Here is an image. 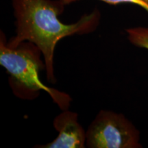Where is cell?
<instances>
[{
  "mask_svg": "<svg viewBox=\"0 0 148 148\" xmlns=\"http://www.w3.org/2000/svg\"><path fill=\"white\" fill-rule=\"evenodd\" d=\"M125 31L127 40L132 45L148 50V27H129Z\"/></svg>",
  "mask_w": 148,
  "mask_h": 148,
  "instance_id": "5b68a950",
  "label": "cell"
},
{
  "mask_svg": "<svg viewBox=\"0 0 148 148\" xmlns=\"http://www.w3.org/2000/svg\"><path fill=\"white\" fill-rule=\"evenodd\" d=\"M140 134L124 114L101 110L86 130V147L141 148Z\"/></svg>",
  "mask_w": 148,
  "mask_h": 148,
  "instance_id": "3957f363",
  "label": "cell"
},
{
  "mask_svg": "<svg viewBox=\"0 0 148 148\" xmlns=\"http://www.w3.org/2000/svg\"><path fill=\"white\" fill-rule=\"evenodd\" d=\"M53 126L58 132L53 140L36 148H84L86 147V130L78 121V114L67 110H62L53 121Z\"/></svg>",
  "mask_w": 148,
  "mask_h": 148,
  "instance_id": "277c9868",
  "label": "cell"
},
{
  "mask_svg": "<svg viewBox=\"0 0 148 148\" xmlns=\"http://www.w3.org/2000/svg\"><path fill=\"white\" fill-rule=\"evenodd\" d=\"M66 5L79 0H61ZM103 2L110 5H119L122 3H130L140 6L148 13V0H100Z\"/></svg>",
  "mask_w": 148,
  "mask_h": 148,
  "instance_id": "8992f818",
  "label": "cell"
},
{
  "mask_svg": "<svg viewBox=\"0 0 148 148\" xmlns=\"http://www.w3.org/2000/svg\"><path fill=\"white\" fill-rule=\"evenodd\" d=\"M15 18L16 34L8 41L15 47L24 41L34 43L41 51L45 63L46 77L51 84L56 82L54 73V53L62 38L95 32L101 20V12L95 8L73 23L60 21L59 16L66 5L61 0H12Z\"/></svg>",
  "mask_w": 148,
  "mask_h": 148,
  "instance_id": "6da1fadb",
  "label": "cell"
},
{
  "mask_svg": "<svg viewBox=\"0 0 148 148\" xmlns=\"http://www.w3.org/2000/svg\"><path fill=\"white\" fill-rule=\"evenodd\" d=\"M41 51L29 41L22 42L15 47L8 45L2 30L0 32V65L9 75L8 82L15 96L32 100L45 91L60 110L69 109L72 99L66 92L49 87L42 83L40 72L45 70V63Z\"/></svg>",
  "mask_w": 148,
  "mask_h": 148,
  "instance_id": "7a4b0ae2",
  "label": "cell"
}]
</instances>
